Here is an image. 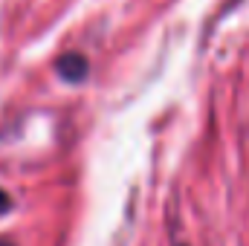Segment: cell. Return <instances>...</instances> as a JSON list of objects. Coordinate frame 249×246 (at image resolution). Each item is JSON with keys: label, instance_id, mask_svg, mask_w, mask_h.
I'll return each instance as SVG.
<instances>
[{"label": "cell", "instance_id": "1", "mask_svg": "<svg viewBox=\"0 0 249 246\" xmlns=\"http://www.w3.org/2000/svg\"><path fill=\"white\" fill-rule=\"evenodd\" d=\"M55 70H58V75H61L64 81H84V75H87V58L84 55H78V53H64L58 64H55Z\"/></svg>", "mask_w": 249, "mask_h": 246}, {"label": "cell", "instance_id": "2", "mask_svg": "<svg viewBox=\"0 0 249 246\" xmlns=\"http://www.w3.org/2000/svg\"><path fill=\"white\" fill-rule=\"evenodd\" d=\"M9 206H12V200H9V197H6V194H3V191H0V211H6V209H9Z\"/></svg>", "mask_w": 249, "mask_h": 246}, {"label": "cell", "instance_id": "3", "mask_svg": "<svg viewBox=\"0 0 249 246\" xmlns=\"http://www.w3.org/2000/svg\"><path fill=\"white\" fill-rule=\"evenodd\" d=\"M0 246H12V244H0Z\"/></svg>", "mask_w": 249, "mask_h": 246}]
</instances>
